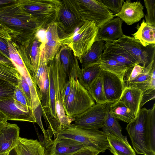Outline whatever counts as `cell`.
I'll use <instances>...</instances> for the list:
<instances>
[{
    "label": "cell",
    "instance_id": "obj_1",
    "mask_svg": "<svg viewBox=\"0 0 155 155\" xmlns=\"http://www.w3.org/2000/svg\"><path fill=\"white\" fill-rule=\"evenodd\" d=\"M0 22L11 31L12 40L18 45L30 41L38 30L43 29L36 19L22 8L18 0L0 6Z\"/></svg>",
    "mask_w": 155,
    "mask_h": 155
},
{
    "label": "cell",
    "instance_id": "obj_2",
    "mask_svg": "<svg viewBox=\"0 0 155 155\" xmlns=\"http://www.w3.org/2000/svg\"><path fill=\"white\" fill-rule=\"evenodd\" d=\"M47 138L54 139L68 138L72 139L87 147H92L100 153L109 149L107 135L99 130L86 129L78 128L71 124H59L51 130H46Z\"/></svg>",
    "mask_w": 155,
    "mask_h": 155
},
{
    "label": "cell",
    "instance_id": "obj_3",
    "mask_svg": "<svg viewBox=\"0 0 155 155\" xmlns=\"http://www.w3.org/2000/svg\"><path fill=\"white\" fill-rule=\"evenodd\" d=\"M69 8L84 21L94 22L99 29L114 14L100 0H65Z\"/></svg>",
    "mask_w": 155,
    "mask_h": 155
},
{
    "label": "cell",
    "instance_id": "obj_4",
    "mask_svg": "<svg viewBox=\"0 0 155 155\" xmlns=\"http://www.w3.org/2000/svg\"><path fill=\"white\" fill-rule=\"evenodd\" d=\"M98 29L94 22L84 21L73 32L61 38L59 41L61 45L68 47L80 61L95 42Z\"/></svg>",
    "mask_w": 155,
    "mask_h": 155
},
{
    "label": "cell",
    "instance_id": "obj_5",
    "mask_svg": "<svg viewBox=\"0 0 155 155\" xmlns=\"http://www.w3.org/2000/svg\"><path fill=\"white\" fill-rule=\"evenodd\" d=\"M22 8L45 29L56 21L61 5L59 0H18Z\"/></svg>",
    "mask_w": 155,
    "mask_h": 155
},
{
    "label": "cell",
    "instance_id": "obj_6",
    "mask_svg": "<svg viewBox=\"0 0 155 155\" xmlns=\"http://www.w3.org/2000/svg\"><path fill=\"white\" fill-rule=\"evenodd\" d=\"M95 104L88 91L78 78L74 79L70 92L62 104L66 115L74 118Z\"/></svg>",
    "mask_w": 155,
    "mask_h": 155
},
{
    "label": "cell",
    "instance_id": "obj_7",
    "mask_svg": "<svg viewBox=\"0 0 155 155\" xmlns=\"http://www.w3.org/2000/svg\"><path fill=\"white\" fill-rule=\"evenodd\" d=\"M148 110L140 108L134 120L126 128L131 140L134 150L137 154L155 155L148 149L146 140L145 126Z\"/></svg>",
    "mask_w": 155,
    "mask_h": 155
},
{
    "label": "cell",
    "instance_id": "obj_8",
    "mask_svg": "<svg viewBox=\"0 0 155 155\" xmlns=\"http://www.w3.org/2000/svg\"><path fill=\"white\" fill-rule=\"evenodd\" d=\"M114 42L125 50L139 64L146 67L155 59V44L145 47L138 40L124 35Z\"/></svg>",
    "mask_w": 155,
    "mask_h": 155
},
{
    "label": "cell",
    "instance_id": "obj_9",
    "mask_svg": "<svg viewBox=\"0 0 155 155\" xmlns=\"http://www.w3.org/2000/svg\"><path fill=\"white\" fill-rule=\"evenodd\" d=\"M42 40L35 35L30 41L23 45L17 44L20 56L30 74L35 78L38 70L40 60Z\"/></svg>",
    "mask_w": 155,
    "mask_h": 155
},
{
    "label": "cell",
    "instance_id": "obj_10",
    "mask_svg": "<svg viewBox=\"0 0 155 155\" xmlns=\"http://www.w3.org/2000/svg\"><path fill=\"white\" fill-rule=\"evenodd\" d=\"M107 104H95L74 119L71 124L86 129L98 130L104 125Z\"/></svg>",
    "mask_w": 155,
    "mask_h": 155
},
{
    "label": "cell",
    "instance_id": "obj_11",
    "mask_svg": "<svg viewBox=\"0 0 155 155\" xmlns=\"http://www.w3.org/2000/svg\"><path fill=\"white\" fill-rule=\"evenodd\" d=\"M61 5L57 19L58 32L61 36L65 37L73 32L84 23V21L79 18L69 8L65 0H61Z\"/></svg>",
    "mask_w": 155,
    "mask_h": 155
},
{
    "label": "cell",
    "instance_id": "obj_12",
    "mask_svg": "<svg viewBox=\"0 0 155 155\" xmlns=\"http://www.w3.org/2000/svg\"><path fill=\"white\" fill-rule=\"evenodd\" d=\"M42 143L49 155H71L81 150L89 147L77 141L68 138L51 139Z\"/></svg>",
    "mask_w": 155,
    "mask_h": 155
},
{
    "label": "cell",
    "instance_id": "obj_13",
    "mask_svg": "<svg viewBox=\"0 0 155 155\" xmlns=\"http://www.w3.org/2000/svg\"><path fill=\"white\" fill-rule=\"evenodd\" d=\"M103 84L107 104L118 101L125 87V84L117 75L102 70Z\"/></svg>",
    "mask_w": 155,
    "mask_h": 155
},
{
    "label": "cell",
    "instance_id": "obj_14",
    "mask_svg": "<svg viewBox=\"0 0 155 155\" xmlns=\"http://www.w3.org/2000/svg\"><path fill=\"white\" fill-rule=\"evenodd\" d=\"M0 110L6 116L7 120L36 122L33 111H26L20 108L15 104L13 98L0 101Z\"/></svg>",
    "mask_w": 155,
    "mask_h": 155
},
{
    "label": "cell",
    "instance_id": "obj_15",
    "mask_svg": "<svg viewBox=\"0 0 155 155\" xmlns=\"http://www.w3.org/2000/svg\"><path fill=\"white\" fill-rule=\"evenodd\" d=\"M123 22L118 17L108 21L98 29L95 41L113 42L120 38L124 35L122 30Z\"/></svg>",
    "mask_w": 155,
    "mask_h": 155
},
{
    "label": "cell",
    "instance_id": "obj_16",
    "mask_svg": "<svg viewBox=\"0 0 155 155\" xmlns=\"http://www.w3.org/2000/svg\"><path fill=\"white\" fill-rule=\"evenodd\" d=\"M104 46L101 59L114 60L128 68L138 64L128 52L114 42H105Z\"/></svg>",
    "mask_w": 155,
    "mask_h": 155
},
{
    "label": "cell",
    "instance_id": "obj_17",
    "mask_svg": "<svg viewBox=\"0 0 155 155\" xmlns=\"http://www.w3.org/2000/svg\"><path fill=\"white\" fill-rule=\"evenodd\" d=\"M143 6L140 1L132 2L130 0L124 2L120 12L114 16L119 17L128 25L140 21L144 17Z\"/></svg>",
    "mask_w": 155,
    "mask_h": 155
},
{
    "label": "cell",
    "instance_id": "obj_18",
    "mask_svg": "<svg viewBox=\"0 0 155 155\" xmlns=\"http://www.w3.org/2000/svg\"><path fill=\"white\" fill-rule=\"evenodd\" d=\"M20 128L16 124L7 122L0 132V153H8L14 148L19 137Z\"/></svg>",
    "mask_w": 155,
    "mask_h": 155
},
{
    "label": "cell",
    "instance_id": "obj_19",
    "mask_svg": "<svg viewBox=\"0 0 155 155\" xmlns=\"http://www.w3.org/2000/svg\"><path fill=\"white\" fill-rule=\"evenodd\" d=\"M15 148L18 155H49L42 143L37 139L19 137Z\"/></svg>",
    "mask_w": 155,
    "mask_h": 155
},
{
    "label": "cell",
    "instance_id": "obj_20",
    "mask_svg": "<svg viewBox=\"0 0 155 155\" xmlns=\"http://www.w3.org/2000/svg\"><path fill=\"white\" fill-rule=\"evenodd\" d=\"M143 93L139 89L125 87L119 100L123 102L136 117L140 108V104Z\"/></svg>",
    "mask_w": 155,
    "mask_h": 155
},
{
    "label": "cell",
    "instance_id": "obj_21",
    "mask_svg": "<svg viewBox=\"0 0 155 155\" xmlns=\"http://www.w3.org/2000/svg\"><path fill=\"white\" fill-rule=\"evenodd\" d=\"M104 41H95L79 61L81 65V69L100 64L102 60V52L104 50Z\"/></svg>",
    "mask_w": 155,
    "mask_h": 155
},
{
    "label": "cell",
    "instance_id": "obj_22",
    "mask_svg": "<svg viewBox=\"0 0 155 155\" xmlns=\"http://www.w3.org/2000/svg\"><path fill=\"white\" fill-rule=\"evenodd\" d=\"M137 31L132 35L133 37L138 40L144 47L155 44V26L146 23L143 19L140 25L136 27Z\"/></svg>",
    "mask_w": 155,
    "mask_h": 155
},
{
    "label": "cell",
    "instance_id": "obj_23",
    "mask_svg": "<svg viewBox=\"0 0 155 155\" xmlns=\"http://www.w3.org/2000/svg\"><path fill=\"white\" fill-rule=\"evenodd\" d=\"M102 129L106 135L111 134L124 141L128 142L127 137L122 134V128L111 111L110 104H107L104 125Z\"/></svg>",
    "mask_w": 155,
    "mask_h": 155
},
{
    "label": "cell",
    "instance_id": "obj_24",
    "mask_svg": "<svg viewBox=\"0 0 155 155\" xmlns=\"http://www.w3.org/2000/svg\"><path fill=\"white\" fill-rule=\"evenodd\" d=\"M38 86L39 88L41 96L40 106L42 114H49L52 116L50 108L49 82L48 65L46 67L45 71Z\"/></svg>",
    "mask_w": 155,
    "mask_h": 155
},
{
    "label": "cell",
    "instance_id": "obj_25",
    "mask_svg": "<svg viewBox=\"0 0 155 155\" xmlns=\"http://www.w3.org/2000/svg\"><path fill=\"white\" fill-rule=\"evenodd\" d=\"M21 74L11 61L0 60V78L17 86L21 80Z\"/></svg>",
    "mask_w": 155,
    "mask_h": 155
},
{
    "label": "cell",
    "instance_id": "obj_26",
    "mask_svg": "<svg viewBox=\"0 0 155 155\" xmlns=\"http://www.w3.org/2000/svg\"><path fill=\"white\" fill-rule=\"evenodd\" d=\"M107 135L110 150L114 155H136L128 142L124 141L111 134Z\"/></svg>",
    "mask_w": 155,
    "mask_h": 155
},
{
    "label": "cell",
    "instance_id": "obj_27",
    "mask_svg": "<svg viewBox=\"0 0 155 155\" xmlns=\"http://www.w3.org/2000/svg\"><path fill=\"white\" fill-rule=\"evenodd\" d=\"M154 63L155 59L145 67L142 72L135 78L125 84V87L139 89L143 92L149 89L151 69Z\"/></svg>",
    "mask_w": 155,
    "mask_h": 155
},
{
    "label": "cell",
    "instance_id": "obj_28",
    "mask_svg": "<svg viewBox=\"0 0 155 155\" xmlns=\"http://www.w3.org/2000/svg\"><path fill=\"white\" fill-rule=\"evenodd\" d=\"M146 143L148 149L155 155V103L148 109L145 126Z\"/></svg>",
    "mask_w": 155,
    "mask_h": 155
},
{
    "label": "cell",
    "instance_id": "obj_29",
    "mask_svg": "<svg viewBox=\"0 0 155 155\" xmlns=\"http://www.w3.org/2000/svg\"><path fill=\"white\" fill-rule=\"evenodd\" d=\"M59 40L47 41L41 46L40 61L48 64L53 60L62 46Z\"/></svg>",
    "mask_w": 155,
    "mask_h": 155
},
{
    "label": "cell",
    "instance_id": "obj_30",
    "mask_svg": "<svg viewBox=\"0 0 155 155\" xmlns=\"http://www.w3.org/2000/svg\"><path fill=\"white\" fill-rule=\"evenodd\" d=\"M60 61L64 72L68 78L70 77L74 62L71 50L66 45H62L58 51Z\"/></svg>",
    "mask_w": 155,
    "mask_h": 155
},
{
    "label": "cell",
    "instance_id": "obj_31",
    "mask_svg": "<svg viewBox=\"0 0 155 155\" xmlns=\"http://www.w3.org/2000/svg\"><path fill=\"white\" fill-rule=\"evenodd\" d=\"M102 71L98 64L81 69L78 79L87 89L91 84L100 75Z\"/></svg>",
    "mask_w": 155,
    "mask_h": 155
},
{
    "label": "cell",
    "instance_id": "obj_32",
    "mask_svg": "<svg viewBox=\"0 0 155 155\" xmlns=\"http://www.w3.org/2000/svg\"><path fill=\"white\" fill-rule=\"evenodd\" d=\"M97 104H107L104 89L101 72L87 90Z\"/></svg>",
    "mask_w": 155,
    "mask_h": 155
},
{
    "label": "cell",
    "instance_id": "obj_33",
    "mask_svg": "<svg viewBox=\"0 0 155 155\" xmlns=\"http://www.w3.org/2000/svg\"><path fill=\"white\" fill-rule=\"evenodd\" d=\"M110 108L115 117L125 122L128 124L133 121L136 117L133 112L120 101L110 104Z\"/></svg>",
    "mask_w": 155,
    "mask_h": 155
},
{
    "label": "cell",
    "instance_id": "obj_34",
    "mask_svg": "<svg viewBox=\"0 0 155 155\" xmlns=\"http://www.w3.org/2000/svg\"><path fill=\"white\" fill-rule=\"evenodd\" d=\"M98 65L102 70L117 75L124 83V76L129 68L117 61L111 59H102Z\"/></svg>",
    "mask_w": 155,
    "mask_h": 155
},
{
    "label": "cell",
    "instance_id": "obj_35",
    "mask_svg": "<svg viewBox=\"0 0 155 155\" xmlns=\"http://www.w3.org/2000/svg\"><path fill=\"white\" fill-rule=\"evenodd\" d=\"M13 98L15 104L24 110L32 111L19 84L15 88Z\"/></svg>",
    "mask_w": 155,
    "mask_h": 155
},
{
    "label": "cell",
    "instance_id": "obj_36",
    "mask_svg": "<svg viewBox=\"0 0 155 155\" xmlns=\"http://www.w3.org/2000/svg\"><path fill=\"white\" fill-rule=\"evenodd\" d=\"M16 87L11 83L0 78V101L13 98Z\"/></svg>",
    "mask_w": 155,
    "mask_h": 155
},
{
    "label": "cell",
    "instance_id": "obj_37",
    "mask_svg": "<svg viewBox=\"0 0 155 155\" xmlns=\"http://www.w3.org/2000/svg\"><path fill=\"white\" fill-rule=\"evenodd\" d=\"M144 2L147 12L145 22L155 26V0H145Z\"/></svg>",
    "mask_w": 155,
    "mask_h": 155
},
{
    "label": "cell",
    "instance_id": "obj_38",
    "mask_svg": "<svg viewBox=\"0 0 155 155\" xmlns=\"http://www.w3.org/2000/svg\"><path fill=\"white\" fill-rule=\"evenodd\" d=\"M145 67L138 64H136L132 67L128 69L124 76L123 80L125 84L135 78L142 72Z\"/></svg>",
    "mask_w": 155,
    "mask_h": 155
},
{
    "label": "cell",
    "instance_id": "obj_39",
    "mask_svg": "<svg viewBox=\"0 0 155 155\" xmlns=\"http://www.w3.org/2000/svg\"><path fill=\"white\" fill-rule=\"evenodd\" d=\"M12 40V36L0 33V55L10 61L8 42Z\"/></svg>",
    "mask_w": 155,
    "mask_h": 155
},
{
    "label": "cell",
    "instance_id": "obj_40",
    "mask_svg": "<svg viewBox=\"0 0 155 155\" xmlns=\"http://www.w3.org/2000/svg\"><path fill=\"white\" fill-rule=\"evenodd\" d=\"M45 41L51 40H59L60 39L58 28L56 22L49 25L45 29Z\"/></svg>",
    "mask_w": 155,
    "mask_h": 155
},
{
    "label": "cell",
    "instance_id": "obj_41",
    "mask_svg": "<svg viewBox=\"0 0 155 155\" xmlns=\"http://www.w3.org/2000/svg\"><path fill=\"white\" fill-rule=\"evenodd\" d=\"M112 13L116 15L119 13L124 2L123 0H100Z\"/></svg>",
    "mask_w": 155,
    "mask_h": 155
},
{
    "label": "cell",
    "instance_id": "obj_42",
    "mask_svg": "<svg viewBox=\"0 0 155 155\" xmlns=\"http://www.w3.org/2000/svg\"><path fill=\"white\" fill-rule=\"evenodd\" d=\"M155 98V89H149L143 92L140 102V108L147 102Z\"/></svg>",
    "mask_w": 155,
    "mask_h": 155
},
{
    "label": "cell",
    "instance_id": "obj_43",
    "mask_svg": "<svg viewBox=\"0 0 155 155\" xmlns=\"http://www.w3.org/2000/svg\"><path fill=\"white\" fill-rule=\"evenodd\" d=\"M19 84L31 107V94L30 87L24 75L22 74L21 80Z\"/></svg>",
    "mask_w": 155,
    "mask_h": 155
},
{
    "label": "cell",
    "instance_id": "obj_44",
    "mask_svg": "<svg viewBox=\"0 0 155 155\" xmlns=\"http://www.w3.org/2000/svg\"><path fill=\"white\" fill-rule=\"evenodd\" d=\"M76 78L73 77H70L69 78L63 90L61 92V98L62 104L64 102L68 95L71 89L73 81Z\"/></svg>",
    "mask_w": 155,
    "mask_h": 155
},
{
    "label": "cell",
    "instance_id": "obj_45",
    "mask_svg": "<svg viewBox=\"0 0 155 155\" xmlns=\"http://www.w3.org/2000/svg\"><path fill=\"white\" fill-rule=\"evenodd\" d=\"M100 153L94 149L87 147L71 155H98Z\"/></svg>",
    "mask_w": 155,
    "mask_h": 155
},
{
    "label": "cell",
    "instance_id": "obj_46",
    "mask_svg": "<svg viewBox=\"0 0 155 155\" xmlns=\"http://www.w3.org/2000/svg\"><path fill=\"white\" fill-rule=\"evenodd\" d=\"M149 89H155V63L151 69Z\"/></svg>",
    "mask_w": 155,
    "mask_h": 155
},
{
    "label": "cell",
    "instance_id": "obj_47",
    "mask_svg": "<svg viewBox=\"0 0 155 155\" xmlns=\"http://www.w3.org/2000/svg\"><path fill=\"white\" fill-rule=\"evenodd\" d=\"M7 121L6 116L0 110V132L7 124Z\"/></svg>",
    "mask_w": 155,
    "mask_h": 155
},
{
    "label": "cell",
    "instance_id": "obj_48",
    "mask_svg": "<svg viewBox=\"0 0 155 155\" xmlns=\"http://www.w3.org/2000/svg\"><path fill=\"white\" fill-rule=\"evenodd\" d=\"M0 33L7 35L12 36L11 31L0 22Z\"/></svg>",
    "mask_w": 155,
    "mask_h": 155
},
{
    "label": "cell",
    "instance_id": "obj_49",
    "mask_svg": "<svg viewBox=\"0 0 155 155\" xmlns=\"http://www.w3.org/2000/svg\"><path fill=\"white\" fill-rule=\"evenodd\" d=\"M16 0H0V6L7 5L14 2Z\"/></svg>",
    "mask_w": 155,
    "mask_h": 155
},
{
    "label": "cell",
    "instance_id": "obj_50",
    "mask_svg": "<svg viewBox=\"0 0 155 155\" xmlns=\"http://www.w3.org/2000/svg\"><path fill=\"white\" fill-rule=\"evenodd\" d=\"M8 155H18L15 148L8 152Z\"/></svg>",
    "mask_w": 155,
    "mask_h": 155
},
{
    "label": "cell",
    "instance_id": "obj_51",
    "mask_svg": "<svg viewBox=\"0 0 155 155\" xmlns=\"http://www.w3.org/2000/svg\"><path fill=\"white\" fill-rule=\"evenodd\" d=\"M8 153H0V155H8Z\"/></svg>",
    "mask_w": 155,
    "mask_h": 155
}]
</instances>
